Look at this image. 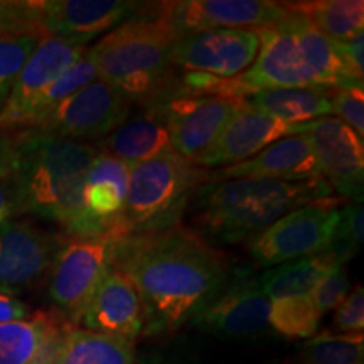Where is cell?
Masks as SVG:
<instances>
[{"label": "cell", "instance_id": "obj_36", "mask_svg": "<svg viewBox=\"0 0 364 364\" xmlns=\"http://www.w3.org/2000/svg\"><path fill=\"white\" fill-rule=\"evenodd\" d=\"M334 326L339 334H361L364 329V290L358 284L339 304L334 314Z\"/></svg>", "mask_w": 364, "mask_h": 364}, {"label": "cell", "instance_id": "obj_22", "mask_svg": "<svg viewBox=\"0 0 364 364\" xmlns=\"http://www.w3.org/2000/svg\"><path fill=\"white\" fill-rule=\"evenodd\" d=\"M70 322L51 314L0 324V364H54Z\"/></svg>", "mask_w": 364, "mask_h": 364}, {"label": "cell", "instance_id": "obj_3", "mask_svg": "<svg viewBox=\"0 0 364 364\" xmlns=\"http://www.w3.org/2000/svg\"><path fill=\"white\" fill-rule=\"evenodd\" d=\"M326 198L332 189L322 179L209 181L191 203V220L209 243H250L287 213Z\"/></svg>", "mask_w": 364, "mask_h": 364}, {"label": "cell", "instance_id": "obj_38", "mask_svg": "<svg viewBox=\"0 0 364 364\" xmlns=\"http://www.w3.org/2000/svg\"><path fill=\"white\" fill-rule=\"evenodd\" d=\"M338 44L341 54H343L346 65L349 66V70L354 73L358 80L364 78V59H363V51H364V34L354 36L353 39L349 41H336Z\"/></svg>", "mask_w": 364, "mask_h": 364}, {"label": "cell", "instance_id": "obj_8", "mask_svg": "<svg viewBox=\"0 0 364 364\" xmlns=\"http://www.w3.org/2000/svg\"><path fill=\"white\" fill-rule=\"evenodd\" d=\"M132 103L97 78L21 130H36L88 144L102 140L127 120Z\"/></svg>", "mask_w": 364, "mask_h": 364}, {"label": "cell", "instance_id": "obj_11", "mask_svg": "<svg viewBox=\"0 0 364 364\" xmlns=\"http://www.w3.org/2000/svg\"><path fill=\"white\" fill-rule=\"evenodd\" d=\"M68 236L14 216L0 225V292L17 295L48 279Z\"/></svg>", "mask_w": 364, "mask_h": 364}, {"label": "cell", "instance_id": "obj_34", "mask_svg": "<svg viewBox=\"0 0 364 364\" xmlns=\"http://www.w3.org/2000/svg\"><path fill=\"white\" fill-rule=\"evenodd\" d=\"M24 33H39L36 2L0 0V38Z\"/></svg>", "mask_w": 364, "mask_h": 364}, {"label": "cell", "instance_id": "obj_6", "mask_svg": "<svg viewBox=\"0 0 364 364\" xmlns=\"http://www.w3.org/2000/svg\"><path fill=\"white\" fill-rule=\"evenodd\" d=\"M343 199L338 196L304 204L277 220L248 243L258 265L279 267L331 248Z\"/></svg>", "mask_w": 364, "mask_h": 364}, {"label": "cell", "instance_id": "obj_24", "mask_svg": "<svg viewBox=\"0 0 364 364\" xmlns=\"http://www.w3.org/2000/svg\"><path fill=\"white\" fill-rule=\"evenodd\" d=\"M292 26L304 63L316 76L318 86L334 90L346 85L363 83L346 65L336 41L318 33L297 14H292Z\"/></svg>", "mask_w": 364, "mask_h": 364}, {"label": "cell", "instance_id": "obj_16", "mask_svg": "<svg viewBox=\"0 0 364 364\" xmlns=\"http://www.w3.org/2000/svg\"><path fill=\"white\" fill-rule=\"evenodd\" d=\"M130 167L98 150L83 186V238L124 241V211Z\"/></svg>", "mask_w": 364, "mask_h": 364}, {"label": "cell", "instance_id": "obj_31", "mask_svg": "<svg viewBox=\"0 0 364 364\" xmlns=\"http://www.w3.org/2000/svg\"><path fill=\"white\" fill-rule=\"evenodd\" d=\"M39 33L12 34L0 38V113L11 97L17 76L41 41Z\"/></svg>", "mask_w": 364, "mask_h": 364}, {"label": "cell", "instance_id": "obj_41", "mask_svg": "<svg viewBox=\"0 0 364 364\" xmlns=\"http://www.w3.org/2000/svg\"><path fill=\"white\" fill-rule=\"evenodd\" d=\"M16 216L11 179L0 181V225Z\"/></svg>", "mask_w": 364, "mask_h": 364}, {"label": "cell", "instance_id": "obj_25", "mask_svg": "<svg viewBox=\"0 0 364 364\" xmlns=\"http://www.w3.org/2000/svg\"><path fill=\"white\" fill-rule=\"evenodd\" d=\"M338 263H341L338 257L331 250H327V252L273 267L260 275L262 290L268 300L312 297L318 282Z\"/></svg>", "mask_w": 364, "mask_h": 364}, {"label": "cell", "instance_id": "obj_4", "mask_svg": "<svg viewBox=\"0 0 364 364\" xmlns=\"http://www.w3.org/2000/svg\"><path fill=\"white\" fill-rule=\"evenodd\" d=\"M179 33L161 2L142 4L93 46L98 78L134 105L161 102L176 85L172 49Z\"/></svg>", "mask_w": 364, "mask_h": 364}, {"label": "cell", "instance_id": "obj_29", "mask_svg": "<svg viewBox=\"0 0 364 364\" xmlns=\"http://www.w3.org/2000/svg\"><path fill=\"white\" fill-rule=\"evenodd\" d=\"M322 316L312 297L270 300L268 327L285 339H311L317 334Z\"/></svg>", "mask_w": 364, "mask_h": 364}, {"label": "cell", "instance_id": "obj_12", "mask_svg": "<svg viewBox=\"0 0 364 364\" xmlns=\"http://www.w3.org/2000/svg\"><path fill=\"white\" fill-rule=\"evenodd\" d=\"M318 174L344 201L363 203L364 144L363 139L336 117H322L302 125Z\"/></svg>", "mask_w": 364, "mask_h": 364}, {"label": "cell", "instance_id": "obj_33", "mask_svg": "<svg viewBox=\"0 0 364 364\" xmlns=\"http://www.w3.org/2000/svg\"><path fill=\"white\" fill-rule=\"evenodd\" d=\"M331 115L349 129L364 135V85L353 83L331 91Z\"/></svg>", "mask_w": 364, "mask_h": 364}, {"label": "cell", "instance_id": "obj_28", "mask_svg": "<svg viewBox=\"0 0 364 364\" xmlns=\"http://www.w3.org/2000/svg\"><path fill=\"white\" fill-rule=\"evenodd\" d=\"M299 363L364 364V334H316L300 346Z\"/></svg>", "mask_w": 364, "mask_h": 364}, {"label": "cell", "instance_id": "obj_19", "mask_svg": "<svg viewBox=\"0 0 364 364\" xmlns=\"http://www.w3.org/2000/svg\"><path fill=\"white\" fill-rule=\"evenodd\" d=\"M80 327L134 341L144 334V307L135 285L112 267L80 318Z\"/></svg>", "mask_w": 364, "mask_h": 364}, {"label": "cell", "instance_id": "obj_7", "mask_svg": "<svg viewBox=\"0 0 364 364\" xmlns=\"http://www.w3.org/2000/svg\"><path fill=\"white\" fill-rule=\"evenodd\" d=\"M117 241L68 236L48 273V295L59 316L78 326L115 260Z\"/></svg>", "mask_w": 364, "mask_h": 364}, {"label": "cell", "instance_id": "obj_39", "mask_svg": "<svg viewBox=\"0 0 364 364\" xmlns=\"http://www.w3.org/2000/svg\"><path fill=\"white\" fill-rule=\"evenodd\" d=\"M29 317V309L17 295L0 292V324Z\"/></svg>", "mask_w": 364, "mask_h": 364}, {"label": "cell", "instance_id": "obj_2", "mask_svg": "<svg viewBox=\"0 0 364 364\" xmlns=\"http://www.w3.org/2000/svg\"><path fill=\"white\" fill-rule=\"evenodd\" d=\"M97 154L93 144L17 132V164L11 177L16 216L56 223L70 238H83V186Z\"/></svg>", "mask_w": 364, "mask_h": 364}, {"label": "cell", "instance_id": "obj_20", "mask_svg": "<svg viewBox=\"0 0 364 364\" xmlns=\"http://www.w3.org/2000/svg\"><path fill=\"white\" fill-rule=\"evenodd\" d=\"M230 179L314 181L322 177L307 139L295 134L277 140L248 161L221 167L209 174V181Z\"/></svg>", "mask_w": 364, "mask_h": 364}, {"label": "cell", "instance_id": "obj_37", "mask_svg": "<svg viewBox=\"0 0 364 364\" xmlns=\"http://www.w3.org/2000/svg\"><path fill=\"white\" fill-rule=\"evenodd\" d=\"M17 164V132L0 127V181L11 179Z\"/></svg>", "mask_w": 364, "mask_h": 364}, {"label": "cell", "instance_id": "obj_13", "mask_svg": "<svg viewBox=\"0 0 364 364\" xmlns=\"http://www.w3.org/2000/svg\"><path fill=\"white\" fill-rule=\"evenodd\" d=\"M162 107L171 130L172 147L179 156L196 164L215 145L243 98L223 95H176L156 102Z\"/></svg>", "mask_w": 364, "mask_h": 364}, {"label": "cell", "instance_id": "obj_23", "mask_svg": "<svg viewBox=\"0 0 364 364\" xmlns=\"http://www.w3.org/2000/svg\"><path fill=\"white\" fill-rule=\"evenodd\" d=\"M331 91L321 86L258 90L247 95L243 103L275 120L302 125L331 115Z\"/></svg>", "mask_w": 364, "mask_h": 364}, {"label": "cell", "instance_id": "obj_9", "mask_svg": "<svg viewBox=\"0 0 364 364\" xmlns=\"http://www.w3.org/2000/svg\"><path fill=\"white\" fill-rule=\"evenodd\" d=\"M270 300L263 294L260 277L248 267H231L230 273L206 306L191 322L225 339H245L268 329Z\"/></svg>", "mask_w": 364, "mask_h": 364}, {"label": "cell", "instance_id": "obj_5", "mask_svg": "<svg viewBox=\"0 0 364 364\" xmlns=\"http://www.w3.org/2000/svg\"><path fill=\"white\" fill-rule=\"evenodd\" d=\"M206 182L208 169L176 150L130 167L124 211L127 238L156 235L181 225L182 215Z\"/></svg>", "mask_w": 364, "mask_h": 364}, {"label": "cell", "instance_id": "obj_30", "mask_svg": "<svg viewBox=\"0 0 364 364\" xmlns=\"http://www.w3.org/2000/svg\"><path fill=\"white\" fill-rule=\"evenodd\" d=\"M98 78V71H97V65H95V58L91 49H86V53L81 56L75 65L68 68V70L63 73L59 78L54 81V83L46 90V93L39 98V102L36 103L33 115H31L27 124L22 127H29L36 118H39L41 115H44L46 112H49L51 108L56 107L61 102H65L66 98H70L71 95L78 93L80 90H83L85 86H88L91 81H95ZM21 130V129H19Z\"/></svg>", "mask_w": 364, "mask_h": 364}, {"label": "cell", "instance_id": "obj_27", "mask_svg": "<svg viewBox=\"0 0 364 364\" xmlns=\"http://www.w3.org/2000/svg\"><path fill=\"white\" fill-rule=\"evenodd\" d=\"M285 6L332 41L343 43L363 33V0H306L285 2Z\"/></svg>", "mask_w": 364, "mask_h": 364}, {"label": "cell", "instance_id": "obj_10", "mask_svg": "<svg viewBox=\"0 0 364 364\" xmlns=\"http://www.w3.org/2000/svg\"><path fill=\"white\" fill-rule=\"evenodd\" d=\"M260 44V29H213L181 34L172 49V66L188 75L230 81L252 68Z\"/></svg>", "mask_w": 364, "mask_h": 364}, {"label": "cell", "instance_id": "obj_40", "mask_svg": "<svg viewBox=\"0 0 364 364\" xmlns=\"http://www.w3.org/2000/svg\"><path fill=\"white\" fill-rule=\"evenodd\" d=\"M139 364H196L181 353L174 351H149L139 358Z\"/></svg>", "mask_w": 364, "mask_h": 364}, {"label": "cell", "instance_id": "obj_21", "mask_svg": "<svg viewBox=\"0 0 364 364\" xmlns=\"http://www.w3.org/2000/svg\"><path fill=\"white\" fill-rule=\"evenodd\" d=\"M120 127L100 140L98 150L134 167L136 164L172 152L171 130L159 103L139 105Z\"/></svg>", "mask_w": 364, "mask_h": 364}, {"label": "cell", "instance_id": "obj_1", "mask_svg": "<svg viewBox=\"0 0 364 364\" xmlns=\"http://www.w3.org/2000/svg\"><path fill=\"white\" fill-rule=\"evenodd\" d=\"M113 267L129 277L142 300V336H159L191 322L233 265L198 231L177 225L118 241Z\"/></svg>", "mask_w": 364, "mask_h": 364}, {"label": "cell", "instance_id": "obj_15", "mask_svg": "<svg viewBox=\"0 0 364 364\" xmlns=\"http://www.w3.org/2000/svg\"><path fill=\"white\" fill-rule=\"evenodd\" d=\"M86 46L43 36L17 76L11 97L0 113V127L16 130L27 124L46 90L86 53Z\"/></svg>", "mask_w": 364, "mask_h": 364}, {"label": "cell", "instance_id": "obj_18", "mask_svg": "<svg viewBox=\"0 0 364 364\" xmlns=\"http://www.w3.org/2000/svg\"><path fill=\"white\" fill-rule=\"evenodd\" d=\"M302 125L275 120L265 113L252 110L243 103L228 122L215 145L196 161V166L203 169H215L245 162L277 140L300 134Z\"/></svg>", "mask_w": 364, "mask_h": 364}, {"label": "cell", "instance_id": "obj_14", "mask_svg": "<svg viewBox=\"0 0 364 364\" xmlns=\"http://www.w3.org/2000/svg\"><path fill=\"white\" fill-rule=\"evenodd\" d=\"M179 34L213 29H263L289 17L285 2L272 0H177L161 2Z\"/></svg>", "mask_w": 364, "mask_h": 364}, {"label": "cell", "instance_id": "obj_26", "mask_svg": "<svg viewBox=\"0 0 364 364\" xmlns=\"http://www.w3.org/2000/svg\"><path fill=\"white\" fill-rule=\"evenodd\" d=\"M54 364H139L135 343L68 324Z\"/></svg>", "mask_w": 364, "mask_h": 364}, {"label": "cell", "instance_id": "obj_32", "mask_svg": "<svg viewBox=\"0 0 364 364\" xmlns=\"http://www.w3.org/2000/svg\"><path fill=\"white\" fill-rule=\"evenodd\" d=\"M364 238V211L361 203H344L334 231L331 252L341 263H348L359 253Z\"/></svg>", "mask_w": 364, "mask_h": 364}, {"label": "cell", "instance_id": "obj_17", "mask_svg": "<svg viewBox=\"0 0 364 364\" xmlns=\"http://www.w3.org/2000/svg\"><path fill=\"white\" fill-rule=\"evenodd\" d=\"M140 6L132 0H39L38 29L41 36L86 46L125 22Z\"/></svg>", "mask_w": 364, "mask_h": 364}, {"label": "cell", "instance_id": "obj_35", "mask_svg": "<svg viewBox=\"0 0 364 364\" xmlns=\"http://www.w3.org/2000/svg\"><path fill=\"white\" fill-rule=\"evenodd\" d=\"M349 289H351V282H349L346 265L338 263L324 279L318 282L316 290H314L312 302L317 312L324 317L327 312L336 311L346 299V295L349 294Z\"/></svg>", "mask_w": 364, "mask_h": 364}]
</instances>
